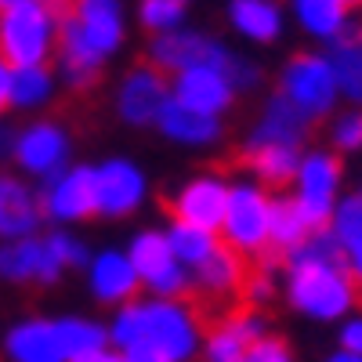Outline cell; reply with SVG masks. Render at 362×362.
<instances>
[{"mask_svg":"<svg viewBox=\"0 0 362 362\" xmlns=\"http://www.w3.org/2000/svg\"><path fill=\"white\" fill-rule=\"evenodd\" d=\"M276 90L305 119H312V124L334 116L337 102H341L337 76H334V66H329L326 51H297V54H290L283 62V69H279Z\"/></svg>","mask_w":362,"mask_h":362,"instance_id":"obj_6","label":"cell"},{"mask_svg":"<svg viewBox=\"0 0 362 362\" xmlns=\"http://www.w3.org/2000/svg\"><path fill=\"white\" fill-rule=\"evenodd\" d=\"M235 47L225 44L221 37L206 33L199 25H181V29H170V33H160V37H148L145 44V62H153L160 73L174 76L189 66H199V62H214V66H225L232 62Z\"/></svg>","mask_w":362,"mask_h":362,"instance_id":"obj_12","label":"cell"},{"mask_svg":"<svg viewBox=\"0 0 362 362\" xmlns=\"http://www.w3.org/2000/svg\"><path fill=\"white\" fill-rule=\"evenodd\" d=\"M4 362H69L54 329V315H18L0 334Z\"/></svg>","mask_w":362,"mask_h":362,"instance_id":"obj_19","label":"cell"},{"mask_svg":"<svg viewBox=\"0 0 362 362\" xmlns=\"http://www.w3.org/2000/svg\"><path fill=\"white\" fill-rule=\"evenodd\" d=\"M312 131V119L300 116L279 90L261 102L257 116L250 119V127L243 134V153H254V148H268V145H293V148H305Z\"/></svg>","mask_w":362,"mask_h":362,"instance_id":"obj_18","label":"cell"},{"mask_svg":"<svg viewBox=\"0 0 362 362\" xmlns=\"http://www.w3.org/2000/svg\"><path fill=\"white\" fill-rule=\"evenodd\" d=\"M11 109V66L0 58V119Z\"/></svg>","mask_w":362,"mask_h":362,"instance_id":"obj_42","label":"cell"},{"mask_svg":"<svg viewBox=\"0 0 362 362\" xmlns=\"http://www.w3.org/2000/svg\"><path fill=\"white\" fill-rule=\"evenodd\" d=\"M358 199H362V192H358Z\"/></svg>","mask_w":362,"mask_h":362,"instance_id":"obj_50","label":"cell"},{"mask_svg":"<svg viewBox=\"0 0 362 362\" xmlns=\"http://www.w3.org/2000/svg\"><path fill=\"white\" fill-rule=\"evenodd\" d=\"M181 4H192V0H181Z\"/></svg>","mask_w":362,"mask_h":362,"instance_id":"obj_49","label":"cell"},{"mask_svg":"<svg viewBox=\"0 0 362 362\" xmlns=\"http://www.w3.org/2000/svg\"><path fill=\"white\" fill-rule=\"evenodd\" d=\"M156 131H160L163 141L185 148V153H210V148H218L221 138H225V116H206V112L177 105L170 98Z\"/></svg>","mask_w":362,"mask_h":362,"instance_id":"obj_22","label":"cell"},{"mask_svg":"<svg viewBox=\"0 0 362 362\" xmlns=\"http://www.w3.org/2000/svg\"><path fill=\"white\" fill-rule=\"evenodd\" d=\"M83 286L90 300L102 308H119L127 300L141 297V279L134 272V261L124 247H98L83 268Z\"/></svg>","mask_w":362,"mask_h":362,"instance_id":"obj_17","label":"cell"},{"mask_svg":"<svg viewBox=\"0 0 362 362\" xmlns=\"http://www.w3.org/2000/svg\"><path fill=\"white\" fill-rule=\"evenodd\" d=\"M247 362H297V358H293V351H290V344H286L283 337L268 334V337H261L257 344H250Z\"/></svg>","mask_w":362,"mask_h":362,"instance_id":"obj_38","label":"cell"},{"mask_svg":"<svg viewBox=\"0 0 362 362\" xmlns=\"http://www.w3.org/2000/svg\"><path fill=\"white\" fill-rule=\"evenodd\" d=\"M247 355H250V341L228 319H218L214 326H206L203 351H199L203 362H247Z\"/></svg>","mask_w":362,"mask_h":362,"instance_id":"obj_31","label":"cell"},{"mask_svg":"<svg viewBox=\"0 0 362 362\" xmlns=\"http://www.w3.org/2000/svg\"><path fill=\"white\" fill-rule=\"evenodd\" d=\"M170 102V76L160 73L153 62L127 66L112 83V116L127 131H156L160 116Z\"/></svg>","mask_w":362,"mask_h":362,"instance_id":"obj_8","label":"cell"},{"mask_svg":"<svg viewBox=\"0 0 362 362\" xmlns=\"http://www.w3.org/2000/svg\"><path fill=\"white\" fill-rule=\"evenodd\" d=\"M315 228L308 225V218L300 214V206L293 203V196H272V254H290L293 247H300Z\"/></svg>","mask_w":362,"mask_h":362,"instance_id":"obj_28","label":"cell"},{"mask_svg":"<svg viewBox=\"0 0 362 362\" xmlns=\"http://www.w3.org/2000/svg\"><path fill=\"white\" fill-rule=\"evenodd\" d=\"M329 145H334V153H358L362 148V109L348 105L344 112H334V119H329Z\"/></svg>","mask_w":362,"mask_h":362,"instance_id":"obj_34","label":"cell"},{"mask_svg":"<svg viewBox=\"0 0 362 362\" xmlns=\"http://www.w3.org/2000/svg\"><path fill=\"white\" fill-rule=\"evenodd\" d=\"M225 25L250 47H272L286 33L283 0H225Z\"/></svg>","mask_w":362,"mask_h":362,"instance_id":"obj_20","label":"cell"},{"mask_svg":"<svg viewBox=\"0 0 362 362\" xmlns=\"http://www.w3.org/2000/svg\"><path fill=\"white\" fill-rule=\"evenodd\" d=\"M119 355H124V362H170L163 351L148 348V344H131V348H124Z\"/></svg>","mask_w":362,"mask_h":362,"instance_id":"obj_41","label":"cell"},{"mask_svg":"<svg viewBox=\"0 0 362 362\" xmlns=\"http://www.w3.org/2000/svg\"><path fill=\"white\" fill-rule=\"evenodd\" d=\"M163 232H167V243H170L174 257L185 264L189 272L199 268L210 254L221 247V235H218V232L199 228V225H189V221H177V218H170V221L163 225Z\"/></svg>","mask_w":362,"mask_h":362,"instance_id":"obj_27","label":"cell"},{"mask_svg":"<svg viewBox=\"0 0 362 362\" xmlns=\"http://www.w3.org/2000/svg\"><path fill=\"white\" fill-rule=\"evenodd\" d=\"M279 290L297 315L319 326L348 319L358 300V286L344 264V247L329 228H315L300 247L283 254Z\"/></svg>","mask_w":362,"mask_h":362,"instance_id":"obj_1","label":"cell"},{"mask_svg":"<svg viewBox=\"0 0 362 362\" xmlns=\"http://www.w3.org/2000/svg\"><path fill=\"white\" fill-rule=\"evenodd\" d=\"M276 293H279V279H276V272L272 268H257V272H247V283H243V297L250 308H264V305H272L276 300Z\"/></svg>","mask_w":362,"mask_h":362,"instance_id":"obj_36","label":"cell"},{"mask_svg":"<svg viewBox=\"0 0 362 362\" xmlns=\"http://www.w3.org/2000/svg\"><path fill=\"white\" fill-rule=\"evenodd\" d=\"M62 8L47 0H18L0 11V58L11 66H51L58 51Z\"/></svg>","mask_w":362,"mask_h":362,"instance_id":"obj_4","label":"cell"},{"mask_svg":"<svg viewBox=\"0 0 362 362\" xmlns=\"http://www.w3.org/2000/svg\"><path fill=\"white\" fill-rule=\"evenodd\" d=\"M170 98L177 105L206 112V116H228L235 98H239V90H235L225 66L199 62V66H189V69L170 76Z\"/></svg>","mask_w":362,"mask_h":362,"instance_id":"obj_16","label":"cell"},{"mask_svg":"<svg viewBox=\"0 0 362 362\" xmlns=\"http://www.w3.org/2000/svg\"><path fill=\"white\" fill-rule=\"evenodd\" d=\"M58 73L51 66H22L11 69V109L22 116H40L58 98Z\"/></svg>","mask_w":362,"mask_h":362,"instance_id":"obj_25","label":"cell"},{"mask_svg":"<svg viewBox=\"0 0 362 362\" xmlns=\"http://www.w3.org/2000/svg\"><path fill=\"white\" fill-rule=\"evenodd\" d=\"M326 228L334 232V239H337L341 247L348 243V239H355V235L362 232V199H358V192L337 199V206H334V214H329Z\"/></svg>","mask_w":362,"mask_h":362,"instance_id":"obj_35","label":"cell"},{"mask_svg":"<svg viewBox=\"0 0 362 362\" xmlns=\"http://www.w3.org/2000/svg\"><path fill=\"white\" fill-rule=\"evenodd\" d=\"M127 257L134 261V272L141 279V290L148 297H189L192 293V272L181 264L167 243V232L160 225H141L124 243Z\"/></svg>","mask_w":362,"mask_h":362,"instance_id":"obj_10","label":"cell"},{"mask_svg":"<svg viewBox=\"0 0 362 362\" xmlns=\"http://www.w3.org/2000/svg\"><path fill=\"white\" fill-rule=\"evenodd\" d=\"M153 199V174L134 156H105L95 163V218L131 221Z\"/></svg>","mask_w":362,"mask_h":362,"instance_id":"obj_7","label":"cell"},{"mask_svg":"<svg viewBox=\"0 0 362 362\" xmlns=\"http://www.w3.org/2000/svg\"><path fill=\"white\" fill-rule=\"evenodd\" d=\"M66 279V264L54 257L47 247L44 232L40 235H18V239H0V283L4 286H58Z\"/></svg>","mask_w":362,"mask_h":362,"instance_id":"obj_14","label":"cell"},{"mask_svg":"<svg viewBox=\"0 0 362 362\" xmlns=\"http://www.w3.org/2000/svg\"><path fill=\"white\" fill-rule=\"evenodd\" d=\"M247 272V257H239L221 243L199 268H192V293H199L203 300H232L243 293Z\"/></svg>","mask_w":362,"mask_h":362,"instance_id":"obj_23","label":"cell"},{"mask_svg":"<svg viewBox=\"0 0 362 362\" xmlns=\"http://www.w3.org/2000/svg\"><path fill=\"white\" fill-rule=\"evenodd\" d=\"M228 76H232V83H235L239 95H250V90H257V87L264 83V69H261V62H257V58H250V54H243V51H235V54H232Z\"/></svg>","mask_w":362,"mask_h":362,"instance_id":"obj_37","label":"cell"},{"mask_svg":"<svg viewBox=\"0 0 362 362\" xmlns=\"http://www.w3.org/2000/svg\"><path fill=\"white\" fill-rule=\"evenodd\" d=\"M228 185H232V177H225V174L214 170V167L192 170V174L170 192V199H167L170 218L218 232L221 214H225V199H228Z\"/></svg>","mask_w":362,"mask_h":362,"instance_id":"obj_15","label":"cell"},{"mask_svg":"<svg viewBox=\"0 0 362 362\" xmlns=\"http://www.w3.org/2000/svg\"><path fill=\"white\" fill-rule=\"evenodd\" d=\"M44 232V210L37 181L15 174H0V239L18 235H40Z\"/></svg>","mask_w":362,"mask_h":362,"instance_id":"obj_21","label":"cell"},{"mask_svg":"<svg viewBox=\"0 0 362 362\" xmlns=\"http://www.w3.org/2000/svg\"><path fill=\"white\" fill-rule=\"evenodd\" d=\"M15 124H8V119H0V163L4 160H11V153H15Z\"/></svg>","mask_w":362,"mask_h":362,"instance_id":"obj_44","label":"cell"},{"mask_svg":"<svg viewBox=\"0 0 362 362\" xmlns=\"http://www.w3.org/2000/svg\"><path fill=\"white\" fill-rule=\"evenodd\" d=\"M326 58H329V66H334L341 98L348 105L362 109V25L351 22L344 33L329 44Z\"/></svg>","mask_w":362,"mask_h":362,"instance_id":"obj_26","label":"cell"},{"mask_svg":"<svg viewBox=\"0 0 362 362\" xmlns=\"http://www.w3.org/2000/svg\"><path fill=\"white\" fill-rule=\"evenodd\" d=\"M337 344L362 355V312H351L348 319H341V329H337Z\"/></svg>","mask_w":362,"mask_h":362,"instance_id":"obj_39","label":"cell"},{"mask_svg":"<svg viewBox=\"0 0 362 362\" xmlns=\"http://www.w3.org/2000/svg\"><path fill=\"white\" fill-rule=\"evenodd\" d=\"M40 210L44 225L51 228H76L95 218V163H69L54 177L40 181Z\"/></svg>","mask_w":362,"mask_h":362,"instance_id":"obj_13","label":"cell"},{"mask_svg":"<svg viewBox=\"0 0 362 362\" xmlns=\"http://www.w3.org/2000/svg\"><path fill=\"white\" fill-rule=\"evenodd\" d=\"M134 18L148 37H160L189 22V4H181V0H138Z\"/></svg>","mask_w":362,"mask_h":362,"instance_id":"obj_32","label":"cell"},{"mask_svg":"<svg viewBox=\"0 0 362 362\" xmlns=\"http://www.w3.org/2000/svg\"><path fill=\"white\" fill-rule=\"evenodd\" d=\"M76 153V138L73 131L62 124V119H51V116H33L15 131V153L11 163L22 177L29 181H47L58 170H66L73 163Z\"/></svg>","mask_w":362,"mask_h":362,"instance_id":"obj_9","label":"cell"},{"mask_svg":"<svg viewBox=\"0 0 362 362\" xmlns=\"http://www.w3.org/2000/svg\"><path fill=\"white\" fill-rule=\"evenodd\" d=\"M283 4H286V15L293 18V25L300 33L308 40H319V44H334L351 25L348 8L341 0H283Z\"/></svg>","mask_w":362,"mask_h":362,"instance_id":"obj_24","label":"cell"},{"mask_svg":"<svg viewBox=\"0 0 362 362\" xmlns=\"http://www.w3.org/2000/svg\"><path fill=\"white\" fill-rule=\"evenodd\" d=\"M322 362H362V355H355V351H348V348H337V351H329Z\"/></svg>","mask_w":362,"mask_h":362,"instance_id":"obj_45","label":"cell"},{"mask_svg":"<svg viewBox=\"0 0 362 362\" xmlns=\"http://www.w3.org/2000/svg\"><path fill=\"white\" fill-rule=\"evenodd\" d=\"M305 156V148H293V145H268V148H254V153H243L250 174L264 185H290L297 163Z\"/></svg>","mask_w":362,"mask_h":362,"instance_id":"obj_29","label":"cell"},{"mask_svg":"<svg viewBox=\"0 0 362 362\" xmlns=\"http://www.w3.org/2000/svg\"><path fill=\"white\" fill-rule=\"evenodd\" d=\"M131 11L127 0H73L58 25L54 73L66 90H90L105 66L127 47Z\"/></svg>","mask_w":362,"mask_h":362,"instance_id":"obj_2","label":"cell"},{"mask_svg":"<svg viewBox=\"0 0 362 362\" xmlns=\"http://www.w3.org/2000/svg\"><path fill=\"white\" fill-rule=\"evenodd\" d=\"M341 4H344V8L351 11V8H362V0H341Z\"/></svg>","mask_w":362,"mask_h":362,"instance_id":"obj_46","label":"cell"},{"mask_svg":"<svg viewBox=\"0 0 362 362\" xmlns=\"http://www.w3.org/2000/svg\"><path fill=\"white\" fill-rule=\"evenodd\" d=\"M54 329H58V341H62L66 358H76L83 351H95L109 344V329L98 319H87V315H54Z\"/></svg>","mask_w":362,"mask_h":362,"instance_id":"obj_30","label":"cell"},{"mask_svg":"<svg viewBox=\"0 0 362 362\" xmlns=\"http://www.w3.org/2000/svg\"><path fill=\"white\" fill-rule=\"evenodd\" d=\"M105 329H109V348L124 351L131 344H148L163 351L170 362H196L206 337L203 312L189 297H148V293L112 308Z\"/></svg>","mask_w":362,"mask_h":362,"instance_id":"obj_3","label":"cell"},{"mask_svg":"<svg viewBox=\"0 0 362 362\" xmlns=\"http://www.w3.org/2000/svg\"><path fill=\"white\" fill-rule=\"evenodd\" d=\"M44 239H47V247L54 250V257L66 264V272H83L90 254H95L87 239L76 235L73 228H51V232H44Z\"/></svg>","mask_w":362,"mask_h":362,"instance_id":"obj_33","label":"cell"},{"mask_svg":"<svg viewBox=\"0 0 362 362\" xmlns=\"http://www.w3.org/2000/svg\"><path fill=\"white\" fill-rule=\"evenodd\" d=\"M69 362H124V355L105 344V348H95V351H83V355H76V358H69Z\"/></svg>","mask_w":362,"mask_h":362,"instance_id":"obj_43","label":"cell"},{"mask_svg":"<svg viewBox=\"0 0 362 362\" xmlns=\"http://www.w3.org/2000/svg\"><path fill=\"white\" fill-rule=\"evenodd\" d=\"M341 181H344V167L337 153H329V148H305L297 174L290 181L293 185L290 196L312 228H326L329 214H334V206L341 199Z\"/></svg>","mask_w":362,"mask_h":362,"instance_id":"obj_11","label":"cell"},{"mask_svg":"<svg viewBox=\"0 0 362 362\" xmlns=\"http://www.w3.org/2000/svg\"><path fill=\"white\" fill-rule=\"evenodd\" d=\"M11 4H18V0H0V11H4V8H11Z\"/></svg>","mask_w":362,"mask_h":362,"instance_id":"obj_47","label":"cell"},{"mask_svg":"<svg viewBox=\"0 0 362 362\" xmlns=\"http://www.w3.org/2000/svg\"><path fill=\"white\" fill-rule=\"evenodd\" d=\"M47 4H54V8H62V4H66V0H47Z\"/></svg>","mask_w":362,"mask_h":362,"instance_id":"obj_48","label":"cell"},{"mask_svg":"<svg viewBox=\"0 0 362 362\" xmlns=\"http://www.w3.org/2000/svg\"><path fill=\"white\" fill-rule=\"evenodd\" d=\"M344 264H348V272H351L355 286L362 290V232L344 243Z\"/></svg>","mask_w":362,"mask_h":362,"instance_id":"obj_40","label":"cell"},{"mask_svg":"<svg viewBox=\"0 0 362 362\" xmlns=\"http://www.w3.org/2000/svg\"><path fill=\"white\" fill-rule=\"evenodd\" d=\"M218 235L228 250L247 261L272 254V192L264 181H257L254 174L232 177Z\"/></svg>","mask_w":362,"mask_h":362,"instance_id":"obj_5","label":"cell"}]
</instances>
